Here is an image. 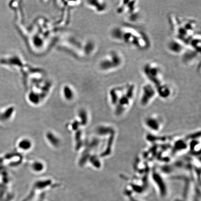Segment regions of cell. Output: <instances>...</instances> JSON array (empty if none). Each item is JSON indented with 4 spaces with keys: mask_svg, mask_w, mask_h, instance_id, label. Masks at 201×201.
Instances as JSON below:
<instances>
[{
    "mask_svg": "<svg viewBox=\"0 0 201 201\" xmlns=\"http://www.w3.org/2000/svg\"><path fill=\"white\" fill-rule=\"evenodd\" d=\"M110 35L116 42L137 50H147L151 45L149 38L146 33L131 26H116L111 30Z\"/></svg>",
    "mask_w": 201,
    "mask_h": 201,
    "instance_id": "obj_1",
    "label": "cell"
},
{
    "mask_svg": "<svg viewBox=\"0 0 201 201\" xmlns=\"http://www.w3.org/2000/svg\"><path fill=\"white\" fill-rule=\"evenodd\" d=\"M136 92V85L130 82L111 88L109 96L115 115L120 116L130 108L135 98Z\"/></svg>",
    "mask_w": 201,
    "mask_h": 201,
    "instance_id": "obj_2",
    "label": "cell"
},
{
    "mask_svg": "<svg viewBox=\"0 0 201 201\" xmlns=\"http://www.w3.org/2000/svg\"><path fill=\"white\" fill-rule=\"evenodd\" d=\"M169 18L174 37L183 41L187 44L191 37L197 33V21L191 19H182L174 15H170Z\"/></svg>",
    "mask_w": 201,
    "mask_h": 201,
    "instance_id": "obj_3",
    "label": "cell"
},
{
    "mask_svg": "<svg viewBox=\"0 0 201 201\" xmlns=\"http://www.w3.org/2000/svg\"><path fill=\"white\" fill-rule=\"evenodd\" d=\"M143 73L149 82L155 87L164 82L163 71L158 63L155 62L146 63L143 66Z\"/></svg>",
    "mask_w": 201,
    "mask_h": 201,
    "instance_id": "obj_4",
    "label": "cell"
},
{
    "mask_svg": "<svg viewBox=\"0 0 201 201\" xmlns=\"http://www.w3.org/2000/svg\"><path fill=\"white\" fill-rule=\"evenodd\" d=\"M124 62V57L121 52L112 50L101 62L100 68L105 71H115L121 68Z\"/></svg>",
    "mask_w": 201,
    "mask_h": 201,
    "instance_id": "obj_5",
    "label": "cell"
},
{
    "mask_svg": "<svg viewBox=\"0 0 201 201\" xmlns=\"http://www.w3.org/2000/svg\"><path fill=\"white\" fill-rule=\"evenodd\" d=\"M120 15H124L129 21L135 22L139 17L138 1H121L116 9Z\"/></svg>",
    "mask_w": 201,
    "mask_h": 201,
    "instance_id": "obj_6",
    "label": "cell"
},
{
    "mask_svg": "<svg viewBox=\"0 0 201 201\" xmlns=\"http://www.w3.org/2000/svg\"><path fill=\"white\" fill-rule=\"evenodd\" d=\"M158 96L156 87L150 82L145 83L141 90L139 103L143 107L149 105Z\"/></svg>",
    "mask_w": 201,
    "mask_h": 201,
    "instance_id": "obj_7",
    "label": "cell"
},
{
    "mask_svg": "<svg viewBox=\"0 0 201 201\" xmlns=\"http://www.w3.org/2000/svg\"><path fill=\"white\" fill-rule=\"evenodd\" d=\"M187 45L183 41L174 37L167 44V49L174 55H182L186 51Z\"/></svg>",
    "mask_w": 201,
    "mask_h": 201,
    "instance_id": "obj_8",
    "label": "cell"
},
{
    "mask_svg": "<svg viewBox=\"0 0 201 201\" xmlns=\"http://www.w3.org/2000/svg\"><path fill=\"white\" fill-rule=\"evenodd\" d=\"M144 124L146 128L150 131L158 132L163 127V120L158 115H151L145 118Z\"/></svg>",
    "mask_w": 201,
    "mask_h": 201,
    "instance_id": "obj_9",
    "label": "cell"
},
{
    "mask_svg": "<svg viewBox=\"0 0 201 201\" xmlns=\"http://www.w3.org/2000/svg\"><path fill=\"white\" fill-rule=\"evenodd\" d=\"M158 96L163 100H167L173 96L174 94V90L171 85L163 82V83L156 87Z\"/></svg>",
    "mask_w": 201,
    "mask_h": 201,
    "instance_id": "obj_10",
    "label": "cell"
}]
</instances>
